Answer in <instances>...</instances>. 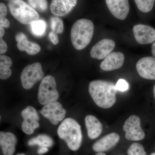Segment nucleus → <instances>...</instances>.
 I'll return each instance as SVG.
<instances>
[{
  "label": "nucleus",
  "mask_w": 155,
  "mask_h": 155,
  "mask_svg": "<svg viewBox=\"0 0 155 155\" xmlns=\"http://www.w3.org/2000/svg\"><path fill=\"white\" fill-rule=\"evenodd\" d=\"M134 2L140 11L143 13H148L152 10L155 1L154 0H135Z\"/></svg>",
  "instance_id": "23"
},
{
  "label": "nucleus",
  "mask_w": 155,
  "mask_h": 155,
  "mask_svg": "<svg viewBox=\"0 0 155 155\" xmlns=\"http://www.w3.org/2000/svg\"><path fill=\"white\" fill-rule=\"evenodd\" d=\"M60 138L65 141L70 150H77L80 148L82 141V134L80 125L72 118L64 119L58 129Z\"/></svg>",
  "instance_id": "2"
},
{
  "label": "nucleus",
  "mask_w": 155,
  "mask_h": 155,
  "mask_svg": "<svg viewBox=\"0 0 155 155\" xmlns=\"http://www.w3.org/2000/svg\"><path fill=\"white\" fill-rule=\"evenodd\" d=\"M89 94L95 104L103 109H109L116 101V84L102 80L92 81L88 86Z\"/></svg>",
  "instance_id": "1"
},
{
  "label": "nucleus",
  "mask_w": 155,
  "mask_h": 155,
  "mask_svg": "<svg viewBox=\"0 0 155 155\" xmlns=\"http://www.w3.org/2000/svg\"><path fill=\"white\" fill-rule=\"evenodd\" d=\"M85 123L88 137L92 140L98 137L103 130V125L99 120L95 116L89 115L85 117Z\"/></svg>",
  "instance_id": "19"
},
{
  "label": "nucleus",
  "mask_w": 155,
  "mask_h": 155,
  "mask_svg": "<svg viewBox=\"0 0 155 155\" xmlns=\"http://www.w3.org/2000/svg\"><path fill=\"white\" fill-rule=\"evenodd\" d=\"M106 3L112 15L120 20L126 19L130 11L127 0H106Z\"/></svg>",
  "instance_id": "13"
},
{
  "label": "nucleus",
  "mask_w": 155,
  "mask_h": 155,
  "mask_svg": "<svg viewBox=\"0 0 155 155\" xmlns=\"http://www.w3.org/2000/svg\"><path fill=\"white\" fill-rule=\"evenodd\" d=\"M28 144L30 146L38 145L40 147H50L54 144L52 139L46 134H40L36 137H32L29 140Z\"/></svg>",
  "instance_id": "21"
},
{
  "label": "nucleus",
  "mask_w": 155,
  "mask_h": 155,
  "mask_svg": "<svg viewBox=\"0 0 155 155\" xmlns=\"http://www.w3.org/2000/svg\"><path fill=\"white\" fill-rule=\"evenodd\" d=\"M15 39L17 42V46L19 51H25L29 55H34L38 54L40 51V46L36 43L29 41L22 32L17 34Z\"/></svg>",
  "instance_id": "17"
},
{
  "label": "nucleus",
  "mask_w": 155,
  "mask_h": 155,
  "mask_svg": "<svg viewBox=\"0 0 155 155\" xmlns=\"http://www.w3.org/2000/svg\"><path fill=\"white\" fill-rule=\"evenodd\" d=\"M44 74L40 63L29 64L22 70L20 76L22 86L25 89L32 88L36 82L43 79Z\"/></svg>",
  "instance_id": "6"
},
{
  "label": "nucleus",
  "mask_w": 155,
  "mask_h": 155,
  "mask_svg": "<svg viewBox=\"0 0 155 155\" xmlns=\"http://www.w3.org/2000/svg\"><path fill=\"white\" fill-rule=\"evenodd\" d=\"M8 50V45L2 38H0V54H5Z\"/></svg>",
  "instance_id": "29"
},
{
  "label": "nucleus",
  "mask_w": 155,
  "mask_h": 155,
  "mask_svg": "<svg viewBox=\"0 0 155 155\" xmlns=\"http://www.w3.org/2000/svg\"><path fill=\"white\" fill-rule=\"evenodd\" d=\"M76 0H54L51 4V11L58 17L65 16L70 13L77 5Z\"/></svg>",
  "instance_id": "16"
},
{
  "label": "nucleus",
  "mask_w": 155,
  "mask_h": 155,
  "mask_svg": "<svg viewBox=\"0 0 155 155\" xmlns=\"http://www.w3.org/2000/svg\"><path fill=\"white\" fill-rule=\"evenodd\" d=\"M39 113L53 125H57L65 118L67 111L61 103L56 101L44 106Z\"/></svg>",
  "instance_id": "9"
},
{
  "label": "nucleus",
  "mask_w": 155,
  "mask_h": 155,
  "mask_svg": "<svg viewBox=\"0 0 155 155\" xmlns=\"http://www.w3.org/2000/svg\"><path fill=\"white\" fill-rule=\"evenodd\" d=\"M127 155H147L142 145L138 143H132L127 150Z\"/></svg>",
  "instance_id": "25"
},
{
  "label": "nucleus",
  "mask_w": 155,
  "mask_h": 155,
  "mask_svg": "<svg viewBox=\"0 0 155 155\" xmlns=\"http://www.w3.org/2000/svg\"><path fill=\"white\" fill-rule=\"evenodd\" d=\"M95 155H107L104 153H98Z\"/></svg>",
  "instance_id": "34"
},
{
  "label": "nucleus",
  "mask_w": 155,
  "mask_h": 155,
  "mask_svg": "<svg viewBox=\"0 0 155 155\" xmlns=\"http://www.w3.org/2000/svg\"><path fill=\"white\" fill-rule=\"evenodd\" d=\"M23 121L22 123V131L26 134H32L36 128L39 127L38 121L39 116L36 110L33 107L29 106L21 112Z\"/></svg>",
  "instance_id": "8"
},
{
  "label": "nucleus",
  "mask_w": 155,
  "mask_h": 155,
  "mask_svg": "<svg viewBox=\"0 0 155 155\" xmlns=\"http://www.w3.org/2000/svg\"><path fill=\"white\" fill-rule=\"evenodd\" d=\"M116 46L115 41L110 39H103L93 47L90 52L91 57L94 59L102 60L109 55Z\"/></svg>",
  "instance_id": "12"
},
{
  "label": "nucleus",
  "mask_w": 155,
  "mask_h": 155,
  "mask_svg": "<svg viewBox=\"0 0 155 155\" xmlns=\"http://www.w3.org/2000/svg\"><path fill=\"white\" fill-rule=\"evenodd\" d=\"M17 155H26L24 153H19L18 154H17Z\"/></svg>",
  "instance_id": "36"
},
{
  "label": "nucleus",
  "mask_w": 155,
  "mask_h": 155,
  "mask_svg": "<svg viewBox=\"0 0 155 155\" xmlns=\"http://www.w3.org/2000/svg\"><path fill=\"white\" fill-rule=\"evenodd\" d=\"M133 32L136 41L140 44H150L155 41V29L149 25L143 24L134 25Z\"/></svg>",
  "instance_id": "10"
},
{
  "label": "nucleus",
  "mask_w": 155,
  "mask_h": 155,
  "mask_svg": "<svg viewBox=\"0 0 155 155\" xmlns=\"http://www.w3.org/2000/svg\"><path fill=\"white\" fill-rule=\"evenodd\" d=\"M5 33V31L4 28L0 26V38H2Z\"/></svg>",
  "instance_id": "32"
},
{
  "label": "nucleus",
  "mask_w": 155,
  "mask_h": 155,
  "mask_svg": "<svg viewBox=\"0 0 155 155\" xmlns=\"http://www.w3.org/2000/svg\"><path fill=\"white\" fill-rule=\"evenodd\" d=\"M153 93L154 97L155 100V84L154 86L153 89Z\"/></svg>",
  "instance_id": "35"
},
{
  "label": "nucleus",
  "mask_w": 155,
  "mask_h": 155,
  "mask_svg": "<svg viewBox=\"0 0 155 155\" xmlns=\"http://www.w3.org/2000/svg\"></svg>",
  "instance_id": "39"
},
{
  "label": "nucleus",
  "mask_w": 155,
  "mask_h": 155,
  "mask_svg": "<svg viewBox=\"0 0 155 155\" xmlns=\"http://www.w3.org/2000/svg\"><path fill=\"white\" fill-rule=\"evenodd\" d=\"M136 69L139 75L143 78L155 80V58L146 57L137 63Z\"/></svg>",
  "instance_id": "11"
},
{
  "label": "nucleus",
  "mask_w": 155,
  "mask_h": 155,
  "mask_svg": "<svg viewBox=\"0 0 155 155\" xmlns=\"http://www.w3.org/2000/svg\"><path fill=\"white\" fill-rule=\"evenodd\" d=\"M150 155H155V152L152 153Z\"/></svg>",
  "instance_id": "37"
},
{
  "label": "nucleus",
  "mask_w": 155,
  "mask_h": 155,
  "mask_svg": "<svg viewBox=\"0 0 155 155\" xmlns=\"http://www.w3.org/2000/svg\"><path fill=\"white\" fill-rule=\"evenodd\" d=\"M94 30V23L89 19H79L74 22L71 28V39L75 49H83L89 44Z\"/></svg>",
  "instance_id": "3"
},
{
  "label": "nucleus",
  "mask_w": 155,
  "mask_h": 155,
  "mask_svg": "<svg viewBox=\"0 0 155 155\" xmlns=\"http://www.w3.org/2000/svg\"><path fill=\"white\" fill-rule=\"evenodd\" d=\"M120 140L118 134L113 132L107 134L95 142L92 146V149L95 152L104 153L113 148Z\"/></svg>",
  "instance_id": "14"
},
{
  "label": "nucleus",
  "mask_w": 155,
  "mask_h": 155,
  "mask_svg": "<svg viewBox=\"0 0 155 155\" xmlns=\"http://www.w3.org/2000/svg\"><path fill=\"white\" fill-rule=\"evenodd\" d=\"M125 132V137L130 141H139L143 140L145 137L142 128L140 119L136 115H131L126 119L123 126Z\"/></svg>",
  "instance_id": "7"
},
{
  "label": "nucleus",
  "mask_w": 155,
  "mask_h": 155,
  "mask_svg": "<svg viewBox=\"0 0 155 155\" xmlns=\"http://www.w3.org/2000/svg\"></svg>",
  "instance_id": "38"
},
{
  "label": "nucleus",
  "mask_w": 155,
  "mask_h": 155,
  "mask_svg": "<svg viewBox=\"0 0 155 155\" xmlns=\"http://www.w3.org/2000/svg\"><path fill=\"white\" fill-rule=\"evenodd\" d=\"M28 3L34 9L39 11H44L47 9V1L45 0H29Z\"/></svg>",
  "instance_id": "26"
},
{
  "label": "nucleus",
  "mask_w": 155,
  "mask_h": 155,
  "mask_svg": "<svg viewBox=\"0 0 155 155\" xmlns=\"http://www.w3.org/2000/svg\"><path fill=\"white\" fill-rule=\"evenodd\" d=\"M48 148L47 147H40L38 150V153L39 155L43 154L48 152Z\"/></svg>",
  "instance_id": "31"
},
{
  "label": "nucleus",
  "mask_w": 155,
  "mask_h": 155,
  "mask_svg": "<svg viewBox=\"0 0 155 155\" xmlns=\"http://www.w3.org/2000/svg\"><path fill=\"white\" fill-rule=\"evenodd\" d=\"M125 61V56L121 52H113L101 63L100 67L105 71H111L122 67Z\"/></svg>",
  "instance_id": "15"
},
{
  "label": "nucleus",
  "mask_w": 155,
  "mask_h": 155,
  "mask_svg": "<svg viewBox=\"0 0 155 155\" xmlns=\"http://www.w3.org/2000/svg\"><path fill=\"white\" fill-rule=\"evenodd\" d=\"M51 28L52 31L57 34H62L64 30L63 20L58 17H52L51 19Z\"/></svg>",
  "instance_id": "24"
},
{
  "label": "nucleus",
  "mask_w": 155,
  "mask_h": 155,
  "mask_svg": "<svg viewBox=\"0 0 155 155\" xmlns=\"http://www.w3.org/2000/svg\"><path fill=\"white\" fill-rule=\"evenodd\" d=\"M59 93L54 78L50 75L44 78L38 89V98L39 102L45 106L57 101Z\"/></svg>",
  "instance_id": "5"
},
{
  "label": "nucleus",
  "mask_w": 155,
  "mask_h": 155,
  "mask_svg": "<svg viewBox=\"0 0 155 155\" xmlns=\"http://www.w3.org/2000/svg\"><path fill=\"white\" fill-rule=\"evenodd\" d=\"M31 29L35 35L41 36L44 35L46 29V23L44 20H39L31 24Z\"/></svg>",
  "instance_id": "22"
},
{
  "label": "nucleus",
  "mask_w": 155,
  "mask_h": 155,
  "mask_svg": "<svg viewBox=\"0 0 155 155\" xmlns=\"http://www.w3.org/2000/svg\"><path fill=\"white\" fill-rule=\"evenodd\" d=\"M49 36L51 39V41L52 42L53 44L54 45L58 44L59 42V38H58V34L53 31H51L49 34Z\"/></svg>",
  "instance_id": "30"
},
{
  "label": "nucleus",
  "mask_w": 155,
  "mask_h": 155,
  "mask_svg": "<svg viewBox=\"0 0 155 155\" xmlns=\"http://www.w3.org/2000/svg\"><path fill=\"white\" fill-rule=\"evenodd\" d=\"M12 61L10 57L1 55L0 56V78L2 80L8 79L12 74L10 67L12 66Z\"/></svg>",
  "instance_id": "20"
},
{
  "label": "nucleus",
  "mask_w": 155,
  "mask_h": 155,
  "mask_svg": "<svg viewBox=\"0 0 155 155\" xmlns=\"http://www.w3.org/2000/svg\"><path fill=\"white\" fill-rule=\"evenodd\" d=\"M8 6L12 16L22 24H31L39 19L38 13L24 1H9Z\"/></svg>",
  "instance_id": "4"
},
{
  "label": "nucleus",
  "mask_w": 155,
  "mask_h": 155,
  "mask_svg": "<svg viewBox=\"0 0 155 155\" xmlns=\"http://www.w3.org/2000/svg\"><path fill=\"white\" fill-rule=\"evenodd\" d=\"M151 52L153 56L155 58V42L153 44L152 46Z\"/></svg>",
  "instance_id": "33"
},
{
  "label": "nucleus",
  "mask_w": 155,
  "mask_h": 155,
  "mask_svg": "<svg viewBox=\"0 0 155 155\" xmlns=\"http://www.w3.org/2000/svg\"><path fill=\"white\" fill-rule=\"evenodd\" d=\"M116 88L117 91L124 92L128 89L129 85L126 81L123 79H120L116 84Z\"/></svg>",
  "instance_id": "27"
},
{
  "label": "nucleus",
  "mask_w": 155,
  "mask_h": 155,
  "mask_svg": "<svg viewBox=\"0 0 155 155\" xmlns=\"http://www.w3.org/2000/svg\"><path fill=\"white\" fill-rule=\"evenodd\" d=\"M17 143V137L14 134L1 131L0 145L3 154L13 155L15 152Z\"/></svg>",
  "instance_id": "18"
},
{
  "label": "nucleus",
  "mask_w": 155,
  "mask_h": 155,
  "mask_svg": "<svg viewBox=\"0 0 155 155\" xmlns=\"http://www.w3.org/2000/svg\"><path fill=\"white\" fill-rule=\"evenodd\" d=\"M8 10L7 8L4 3H0V20H3L6 19Z\"/></svg>",
  "instance_id": "28"
}]
</instances>
